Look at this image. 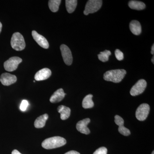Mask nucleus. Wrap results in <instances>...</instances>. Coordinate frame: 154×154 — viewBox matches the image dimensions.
<instances>
[{
  "mask_svg": "<svg viewBox=\"0 0 154 154\" xmlns=\"http://www.w3.org/2000/svg\"><path fill=\"white\" fill-rule=\"evenodd\" d=\"M11 45L13 49L20 51L25 49V42L23 36L19 32L13 34L11 39Z\"/></svg>",
  "mask_w": 154,
  "mask_h": 154,
  "instance_id": "nucleus-3",
  "label": "nucleus"
},
{
  "mask_svg": "<svg viewBox=\"0 0 154 154\" xmlns=\"http://www.w3.org/2000/svg\"><path fill=\"white\" fill-rule=\"evenodd\" d=\"M60 49L65 63L67 65H71L72 63L73 58L69 48L65 45L63 44L61 45Z\"/></svg>",
  "mask_w": 154,
  "mask_h": 154,
  "instance_id": "nucleus-8",
  "label": "nucleus"
},
{
  "mask_svg": "<svg viewBox=\"0 0 154 154\" xmlns=\"http://www.w3.org/2000/svg\"><path fill=\"white\" fill-rule=\"evenodd\" d=\"M102 5V1L101 0H90L86 4L84 14L88 15L90 14H94L101 8Z\"/></svg>",
  "mask_w": 154,
  "mask_h": 154,
  "instance_id": "nucleus-4",
  "label": "nucleus"
},
{
  "mask_svg": "<svg viewBox=\"0 0 154 154\" xmlns=\"http://www.w3.org/2000/svg\"><path fill=\"white\" fill-rule=\"evenodd\" d=\"M17 78L14 75H11L8 73H5L1 75L0 82L3 85L8 86L16 83Z\"/></svg>",
  "mask_w": 154,
  "mask_h": 154,
  "instance_id": "nucleus-11",
  "label": "nucleus"
},
{
  "mask_svg": "<svg viewBox=\"0 0 154 154\" xmlns=\"http://www.w3.org/2000/svg\"><path fill=\"white\" fill-rule=\"evenodd\" d=\"M128 6L133 10L141 11L145 8L146 5L142 2L137 1H131L128 3Z\"/></svg>",
  "mask_w": 154,
  "mask_h": 154,
  "instance_id": "nucleus-18",
  "label": "nucleus"
},
{
  "mask_svg": "<svg viewBox=\"0 0 154 154\" xmlns=\"http://www.w3.org/2000/svg\"><path fill=\"white\" fill-rule=\"evenodd\" d=\"M111 53L110 51L106 50L103 52H101L98 56L99 59L103 62L107 61L109 60V56L111 55Z\"/></svg>",
  "mask_w": 154,
  "mask_h": 154,
  "instance_id": "nucleus-22",
  "label": "nucleus"
},
{
  "mask_svg": "<svg viewBox=\"0 0 154 154\" xmlns=\"http://www.w3.org/2000/svg\"><path fill=\"white\" fill-rule=\"evenodd\" d=\"M65 2L67 11L69 14H72L76 8L78 1L76 0H66Z\"/></svg>",
  "mask_w": 154,
  "mask_h": 154,
  "instance_id": "nucleus-20",
  "label": "nucleus"
},
{
  "mask_svg": "<svg viewBox=\"0 0 154 154\" xmlns=\"http://www.w3.org/2000/svg\"><path fill=\"white\" fill-rule=\"evenodd\" d=\"M21 58L18 57H13L5 62L4 68L6 71L13 72L16 70L19 64L22 62Z\"/></svg>",
  "mask_w": 154,
  "mask_h": 154,
  "instance_id": "nucleus-5",
  "label": "nucleus"
},
{
  "mask_svg": "<svg viewBox=\"0 0 154 154\" xmlns=\"http://www.w3.org/2000/svg\"><path fill=\"white\" fill-rule=\"evenodd\" d=\"M91 122L89 118H86L79 121L76 125V128L78 131L81 133L85 134H88L90 133V129L88 127V124Z\"/></svg>",
  "mask_w": 154,
  "mask_h": 154,
  "instance_id": "nucleus-12",
  "label": "nucleus"
},
{
  "mask_svg": "<svg viewBox=\"0 0 154 154\" xmlns=\"http://www.w3.org/2000/svg\"><path fill=\"white\" fill-rule=\"evenodd\" d=\"M66 143L65 139L61 137L56 136L45 140L42 143V146L46 149H51L60 147Z\"/></svg>",
  "mask_w": 154,
  "mask_h": 154,
  "instance_id": "nucleus-1",
  "label": "nucleus"
},
{
  "mask_svg": "<svg viewBox=\"0 0 154 154\" xmlns=\"http://www.w3.org/2000/svg\"><path fill=\"white\" fill-rule=\"evenodd\" d=\"M152 154H154V151L152 152Z\"/></svg>",
  "mask_w": 154,
  "mask_h": 154,
  "instance_id": "nucleus-31",
  "label": "nucleus"
},
{
  "mask_svg": "<svg viewBox=\"0 0 154 154\" xmlns=\"http://www.w3.org/2000/svg\"><path fill=\"white\" fill-rule=\"evenodd\" d=\"M116 57L118 60L121 61L124 59V54L119 49H116L115 51Z\"/></svg>",
  "mask_w": 154,
  "mask_h": 154,
  "instance_id": "nucleus-23",
  "label": "nucleus"
},
{
  "mask_svg": "<svg viewBox=\"0 0 154 154\" xmlns=\"http://www.w3.org/2000/svg\"><path fill=\"white\" fill-rule=\"evenodd\" d=\"M107 149L105 147H102L97 149L94 154H107Z\"/></svg>",
  "mask_w": 154,
  "mask_h": 154,
  "instance_id": "nucleus-24",
  "label": "nucleus"
},
{
  "mask_svg": "<svg viewBox=\"0 0 154 154\" xmlns=\"http://www.w3.org/2000/svg\"><path fill=\"white\" fill-rule=\"evenodd\" d=\"M126 74V71L124 69L111 70L104 74V79L107 82L119 83L124 79Z\"/></svg>",
  "mask_w": 154,
  "mask_h": 154,
  "instance_id": "nucleus-2",
  "label": "nucleus"
},
{
  "mask_svg": "<svg viewBox=\"0 0 154 154\" xmlns=\"http://www.w3.org/2000/svg\"><path fill=\"white\" fill-rule=\"evenodd\" d=\"M65 154H80L79 152L75 151H70L66 153Z\"/></svg>",
  "mask_w": 154,
  "mask_h": 154,
  "instance_id": "nucleus-26",
  "label": "nucleus"
},
{
  "mask_svg": "<svg viewBox=\"0 0 154 154\" xmlns=\"http://www.w3.org/2000/svg\"><path fill=\"white\" fill-rule=\"evenodd\" d=\"M61 2V1L60 0H50L48 1V7L51 11L54 13L57 12Z\"/></svg>",
  "mask_w": 154,
  "mask_h": 154,
  "instance_id": "nucleus-21",
  "label": "nucleus"
},
{
  "mask_svg": "<svg viewBox=\"0 0 154 154\" xmlns=\"http://www.w3.org/2000/svg\"><path fill=\"white\" fill-rule=\"evenodd\" d=\"M48 118L47 114H44L36 119L34 122V126L37 128H42L45 125L46 120Z\"/></svg>",
  "mask_w": 154,
  "mask_h": 154,
  "instance_id": "nucleus-17",
  "label": "nucleus"
},
{
  "mask_svg": "<svg viewBox=\"0 0 154 154\" xmlns=\"http://www.w3.org/2000/svg\"><path fill=\"white\" fill-rule=\"evenodd\" d=\"M131 31L135 35H139L141 33L142 28L140 23L137 20H133L129 25Z\"/></svg>",
  "mask_w": 154,
  "mask_h": 154,
  "instance_id": "nucleus-15",
  "label": "nucleus"
},
{
  "mask_svg": "<svg viewBox=\"0 0 154 154\" xmlns=\"http://www.w3.org/2000/svg\"><path fill=\"white\" fill-rule=\"evenodd\" d=\"M151 54L153 55H154V45L153 44L152 46V47L151 49Z\"/></svg>",
  "mask_w": 154,
  "mask_h": 154,
  "instance_id": "nucleus-28",
  "label": "nucleus"
},
{
  "mask_svg": "<svg viewBox=\"0 0 154 154\" xmlns=\"http://www.w3.org/2000/svg\"><path fill=\"white\" fill-rule=\"evenodd\" d=\"M154 57H153L152 58V63H153L154 64Z\"/></svg>",
  "mask_w": 154,
  "mask_h": 154,
  "instance_id": "nucleus-30",
  "label": "nucleus"
},
{
  "mask_svg": "<svg viewBox=\"0 0 154 154\" xmlns=\"http://www.w3.org/2000/svg\"><path fill=\"white\" fill-rule=\"evenodd\" d=\"M147 83L145 80L140 79L136 83L131 89V95L132 96H136L140 95L145 90Z\"/></svg>",
  "mask_w": 154,
  "mask_h": 154,
  "instance_id": "nucleus-7",
  "label": "nucleus"
},
{
  "mask_svg": "<svg viewBox=\"0 0 154 154\" xmlns=\"http://www.w3.org/2000/svg\"><path fill=\"white\" fill-rule=\"evenodd\" d=\"M114 121L116 124L118 125V131L121 134L125 136H129L131 134L129 130L124 127V120L121 116L119 115H116Z\"/></svg>",
  "mask_w": 154,
  "mask_h": 154,
  "instance_id": "nucleus-9",
  "label": "nucleus"
},
{
  "mask_svg": "<svg viewBox=\"0 0 154 154\" xmlns=\"http://www.w3.org/2000/svg\"><path fill=\"white\" fill-rule=\"evenodd\" d=\"M150 106L147 104L140 105L136 111V117L138 120L143 121L145 120L149 113Z\"/></svg>",
  "mask_w": 154,
  "mask_h": 154,
  "instance_id": "nucleus-6",
  "label": "nucleus"
},
{
  "mask_svg": "<svg viewBox=\"0 0 154 154\" xmlns=\"http://www.w3.org/2000/svg\"><path fill=\"white\" fill-rule=\"evenodd\" d=\"M93 96L92 94H89L84 98L82 102V107L85 109L91 108L94 107V103L92 100Z\"/></svg>",
  "mask_w": 154,
  "mask_h": 154,
  "instance_id": "nucleus-19",
  "label": "nucleus"
},
{
  "mask_svg": "<svg viewBox=\"0 0 154 154\" xmlns=\"http://www.w3.org/2000/svg\"><path fill=\"white\" fill-rule=\"evenodd\" d=\"M2 25L1 22H0V33H1V31H2Z\"/></svg>",
  "mask_w": 154,
  "mask_h": 154,
  "instance_id": "nucleus-29",
  "label": "nucleus"
},
{
  "mask_svg": "<svg viewBox=\"0 0 154 154\" xmlns=\"http://www.w3.org/2000/svg\"><path fill=\"white\" fill-rule=\"evenodd\" d=\"M12 154H22L19 151L16 149H14L12 152Z\"/></svg>",
  "mask_w": 154,
  "mask_h": 154,
  "instance_id": "nucleus-27",
  "label": "nucleus"
},
{
  "mask_svg": "<svg viewBox=\"0 0 154 154\" xmlns=\"http://www.w3.org/2000/svg\"><path fill=\"white\" fill-rule=\"evenodd\" d=\"M28 105H29V103H28V101L26 100H23L22 103H21V105H20V110L22 111H25L28 107Z\"/></svg>",
  "mask_w": 154,
  "mask_h": 154,
  "instance_id": "nucleus-25",
  "label": "nucleus"
},
{
  "mask_svg": "<svg viewBox=\"0 0 154 154\" xmlns=\"http://www.w3.org/2000/svg\"><path fill=\"white\" fill-rule=\"evenodd\" d=\"M57 111L60 113V118L62 120H66L69 117L71 113V110L69 107L60 105L57 107Z\"/></svg>",
  "mask_w": 154,
  "mask_h": 154,
  "instance_id": "nucleus-16",
  "label": "nucleus"
},
{
  "mask_svg": "<svg viewBox=\"0 0 154 154\" xmlns=\"http://www.w3.org/2000/svg\"><path fill=\"white\" fill-rule=\"evenodd\" d=\"M32 35L34 40L41 47L45 49H47L49 48V43L44 36L38 34L35 30L32 31Z\"/></svg>",
  "mask_w": 154,
  "mask_h": 154,
  "instance_id": "nucleus-10",
  "label": "nucleus"
},
{
  "mask_svg": "<svg viewBox=\"0 0 154 154\" xmlns=\"http://www.w3.org/2000/svg\"><path fill=\"white\" fill-rule=\"evenodd\" d=\"M51 75V72L50 69L48 68H43L36 73L34 79L37 81H43L48 79Z\"/></svg>",
  "mask_w": 154,
  "mask_h": 154,
  "instance_id": "nucleus-13",
  "label": "nucleus"
},
{
  "mask_svg": "<svg viewBox=\"0 0 154 154\" xmlns=\"http://www.w3.org/2000/svg\"><path fill=\"white\" fill-rule=\"evenodd\" d=\"M66 94H65L63 89L60 88L55 91L50 99L51 103H55L60 102L64 98Z\"/></svg>",
  "mask_w": 154,
  "mask_h": 154,
  "instance_id": "nucleus-14",
  "label": "nucleus"
}]
</instances>
